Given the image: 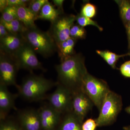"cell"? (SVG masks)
<instances>
[{
	"label": "cell",
	"mask_w": 130,
	"mask_h": 130,
	"mask_svg": "<svg viewBox=\"0 0 130 130\" xmlns=\"http://www.w3.org/2000/svg\"><path fill=\"white\" fill-rule=\"evenodd\" d=\"M56 87L54 92L47 96L49 104L61 114L71 111L73 92L59 83Z\"/></svg>",
	"instance_id": "cell-6"
},
{
	"label": "cell",
	"mask_w": 130,
	"mask_h": 130,
	"mask_svg": "<svg viewBox=\"0 0 130 130\" xmlns=\"http://www.w3.org/2000/svg\"><path fill=\"white\" fill-rule=\"evenodd\" d=\"M58 84V82L42 76L31 74L25 77L16 88L19 96L28 101L36 102L46 99L47 92Z\"/></svg>",
	"instance_id": "cell-2"
},
{
	"label": "cell",
	"mask_w": 130,
	"mask_h": 130,
	"mask_svg": "<svg viewBox=\"0 0 130 130\" xmlns=\"http://www.w3.org/2000/svg\"><path fill=\"white\" fill-rule=\"evenodd\" d=\"M94 105L92 101L82 90L73 92L71 111L82 123Z\"/></svg>",
	"instance_id": "cell-10"
},
{
	"label": "cell",
	"mask_w": 130,
	"mask_h": 130,
	"mask_svg": "<svg viewBox=\"0 0 130 130\" xmlns=\"http://www.w3.org/2000/svg\"><path fill=\"white\" fill-rule=\"evenodd\" d=\"M121 74L124 76L130 78V60L126 61L120 67Z\"/></svg>",
	"instance_id": "cell-30"
},
{
	"label": "cell",
	"mask_w": 130,
	"mask_h": 130,
	"mask_svg": "<svg viewBox=\"0 0 130 130\" xmlns=\"http://www.w3.org/2000/svg\"><path fill=\"white\" fill-rule=\"evenodd\" d=\"M30 1L28 0H7L8 6L26 7Z\"/></svg>",
	"instance_id": "cell-29"
},
{
	"label": "cell",
	"mask_w": 130,
	"mask_h": 130,
	"mask_svg": "<svg viewBox=\"0 0 130 130\" xmlns=\"http://www.w3.org/2000/svg\"><path fill=\"white\" fill-rule=\"evenodd\" d=\"M63 13L55 8L48 1L42 7L38 16V19L48 20L52 23Z\"/></svg>",
	"instance_id": "cell-17"
},
{
	"label": "cell",
	"mask_w": 130,
	"mask_h": 130,
	"mask_svg": "<svg viewBox=\"0 0 130 130\" xmlns=\"http://www.w3.org/2000/svg\"><path fill=\"white\" fill-rule=\"evenodd\" d=\"M76 42V40L70 37L66 41L56 44L57 51L61 60L75 54L74 47Z\"/></svg>",
	"instance_id": "cell-18"
},
{
	"label": "cell",
	"mask_w": 130,
	"mask_h": 130,
	"mask_svg": "<svg viewBox=\"0 0 130 130\" xmlns=\"http://www.w3.org/2000/svg\"><path fill=\"white\" fill-rule=\"evenodd\" d=\"M18 122L24 130H41L38 109L28 108L19 111Z\"/></svg>",
	"instance_id": "cell-12"
},
{
	"label": "cell",
	"mask_w": 130,
	"mask_h": 130,
	"mask_svg": "<svg viewBox=\"0 0 130 130\" xmlns=\"http://www.w3.org/2000/svg\"><path fill=\"white\" fill-rule=\"evenodd\" d=\"M122 106L120 95L109 91L103 102L99 116L95 120L97 126L110 125L114 123L121 111Z\"/></svg>",
	"instance_id": "cell-4"
},
{
	"label": "cell",
	"mask_w": 130,
	"mask_h": 130,
	"mask_svg": "<svg viewBox=\"0 0 130 130\" xmlns=\"http://www.w3.org/2000/svg\"><path fill=\"white\" fill-rule=\"evenodd\" d=\"M126 29V33H127V37H128V46H130V22L125 26Z\"/></svg>",
	"instance_id": "cell-34"
},
{
	"label": "cell",
	"mask_w": 130,
	"mask_h": 130,
	"mask_svg": "<svg viewBox=\"0 0 130 130\" xmlns=\"http://www.w3.org/2000/svg\"><path fill=\"white\" fill-rule=\"evenodd\" d=\"M18 96V94L10 92L7 86L0 84V120L6 119L10 111L16 109L15 101Z\"/></svg>",
	"instance_id": "cell-14"
},
{
	"label": "cell",
	"mask_w": 130,
	"mask_h": 130,
	"mask_svg": "<svg viewBox=\"0 0 130 130\" xmlns=\"http://www.w3.org/2000/svg\"><path fill=\"white\" fill-rule=\"evenodd\" d=\"M0 23L3 25L10 33L22 34L28 29L21 21L18 19L10 22H6L1 19Z\"/></svg>",
	"instance_id": "cell-20"
},
{
	"label": "cell",
	"mask_w": 130,
	"mask_h": 130,
	"mask_svg": "<svg viewBox=\"0 0 130 130\" xmlns=\"http://www.w3.org/2000/svg\"><path fill=\"white\" fill-rule=\"evenodd\" d=\"M17 7L16 6H8L2 12L1 19L6 22L18 19Z\"/></svg>",
	"instance_id": "cell-22"
},
{
	"label": "cell",
	"mask_w": 130,
	"mask_h": 130,
	"mask_svg": "<svg viewBox=\"0 0 130 130\" xmlns=\"http://www.w3.org/2000/svg\"><path fill=\"white\" fill-rule=\"evenodd\" d=\"M124 130H130V126L124 127Z\"/></svg>",
	"instance_id": "cell-35"
},
{
	"label": "cell",
	"mask_w": 130,
	"mask_h": 130,
	"mask_svg": "<svg viewBox=\"0 0 130 130\" xmlns=\"http://www.w3.org/2000/svg\"><path fill=\"white\" fill-rule=\"evenodd\" d=\"M86 31L84 27L78 24L73 25L70 30V37L75 40H83L86 38Z\"/></svg>",
	"instance_id": "cell-24"
},
{
	"label": "cell",
	"mask_w": 130,
	"mask_h": 130,
	"mask_svg": "<svg viewBox=\"0 0 130 130\" xmlns=\"http://www.w3.org/2000/svg\"><path fill=\"white\" fill-rule=\"evenodd\" d=\"M76 20V16L73 14H62L51 23V27L48 31L56 44L66 41L70 38V30Z\"/></svg>",
	"instance_id": "cell-8"
},
{
	"label": "cell",
	"mask_w": 130,
	"mask_h": 130,
	"mask_svg": "<svg viewBox=\"0 0 130 130\" xmlns=\"http://www.w3.org/2000/svg\"><path fill=\"white\" fill-rule=\"evenodd\" d=\"M33 49L26 42L16 52L12 58L19 69L28 70L31 73L35 70H46L38 60Z\"/></svg>",
	"instance_id": "cell-7"
},
{
	"label": "cell",
	"mask_w": 130,
	"mask_h": 130,
	"mask_svg": "<svg viewBox=\"0 0 130 130\" xmlns=\"http://www.w3.org/2000/svg\"><path fill=\"white\" fill-rule=\"evenodd\" d=\"M95 120L92 119H89L82 124V130H95L97 127Z\"/></svg>",
	"instance_id": "cell-28"
},
{
	"label": "cell",
	"mask_w": 130,
	"mask_h": 130,
	"mask_svg": "<svg viewBox=\"0 0 130 130\" xmlns=\"http://www.w3.org/2000/svg\"><path fill=\"white\" fill-rule=\"evenodd\" d=\"M9 33V32L8 31L5 26L0 23V38L5 37Z\"/></svg>",
	"instance_id": "cell-32"
},
{
	"label": "cell",
	"mask_w": 130,
	"mask_h": 130,
	"mask_svg": "<svg viewBox=\"0 0 130 130\" xmlns=\"http://www.w3.org/2000/svg\"><path fill=\"white\" fill-rule=\"evenodd\" d=\"M78 24L80 26L84 27L87 26L91 25L95 26L100 31H102L103 28L97 23L96 21H94L90 18L81 15L79 13L76 16V20Z\"/></svg>",
	"instance_id": "cell-25"
},
{
	"label": "cell",
	"mask_w": 130,
	"mask_h": 130,
	"mask_svg": "<svg viewBox=\"0 0 130 130\" xmlns=\"http://www.w3.org/2000/svg\"><path fill=\"white\" fill-rule=\"evenodd\" d=\"M23 35L35 53L44 58L50 57L57 51L56 43L48 31H42L37 27L28 29Z\"/></svg>",
	"instance_id": "cell-3"
},
{
	"label": "cell",
	"mask_w": 130,
	"mask_h": 130,
	"mask_svg": "<svg viewBox=\"0 0 130 130\" xmlns=\"http://www.w3.org/2000/svg\"><path fill=\"white\" fill-rule=\"evenodd\" d=\"M25 42L23 34L9 33L5 37L0 38L1 53L13 58Z\"/></svg>",
	"instance_id": "cell-13"
},
{
	"label": "cell",
	"mask_w": 130,
	"mask_h": 130,
	"mask_svg": "<svg viewBox=\"0 0 130 130\" xmlns=\"http://www.w3.org/2000/svg\"><path fill=\"white\" fill-rule=\"evenodd\" d=\"M18 19L21 21L28 29L37 27L35 21L38 19V16L27 7H17Z\"/></svg>",
	"instance_id": "cell-15"
},
{
	"label": "cell",
	"mask_w": 130,
	"mask_h": 130,
	"mask_svg": "<svg viewBox=\"0 0 130 130\" xmlns=\"http://www.w3.org/2000/svg\"><path fill=\"white\" fill-rule=\"evenodd\" d=\"M7 0H1L0 1V11L2 12L5 8L7 7Z\"/></svg>",
	"instance_id": "cell-33"
},
{
	"label": "cell",
	"mask_w": 130,
	"mask_h": 130,
	"mask_svg": "<svg viewBox=\"0 0 130 130\" xmlns=\"http://www.w3.org/2000/svg\"><path fill=\"white\" fill-rule=\"evenodd\" d=\"M115 1L118 5L120 17L125 26L130 22V1L121 0Z\"/></svg>",
	"instance_id": "cell-21"
},
{
	"label": "cell",
	"mask_w": 130,
	"mask_h": 130,
	"mask_svg": "<svg viewBox=\"0 0 130 130\" xmlns=\"http://www.w3.org/2000/svg\"><path fill=\"white\" fill-rule=\"evenodd\" d=\"M82 123L72 112L64 115L58 130H82Z\"/></svg>",
	"instance_id": "cell-16"
},
{
	"label": "cell",
	"mask_w": 130,
	"mask_h": 130,
	"mask_svg": "<svg viewBox=\"0 0 130 130\" xmlns=\"http://www.w3.org/2000/svg\"><path fill=\"white\" fill-rule=\"evenodd\" d=\"M54 5L57 7V9L64 13L63 9V4L64 1L63 0H54L52 1Z\"/></svg>",
	"instance_id": "cell-31"
},
{
	"label": "cell",
	"mask_w": 130,
	"mask_h": 130,
	"mask_svg": "<svg viewBox=\"0 0 130 130\" xmlns=\"http://www.w3.org/2000/svg\"><path fill=\"white\" fill-rule=\"evenodd\" d=\"M81 89L100 111L103 102L110 90L106 82L88 73L84 79Z\"/></svg>",
	"instance_id": "cell-5"
},
{
	"label": "cell",
	"mask_w": 130,
	"mask_h": 130,
	"mask_svg": "<svg viewBox=\"0 0 130 130\" xmlns=\"http://www.w3.org/2000/svg\"><path fill=\"white\" fill-rule=\"evenodd\" d=\"M55 69L57 82L73 92L81 89L84 79L89 73L84 58L80 54H74L61 60Z\"/></svg>",
	"instance_id": "cell-1"
},
{
	"label": "cell",
	"mask_w": 130,
	"mask_h": 130,
	"mask_svg": "<svg viewBox=\"0 0 130 130\" xmlns=\"http://www.w3.org/2000/svg\"><path fill=\"white\" fill-rule=\"evenodd\" d=\"M47 0L30 1L28 7L35 14L38 16L42 7L47 2Z\"/></svg>",
	"instance_id": "cell-27"
},
{
	"label": "cell",
	"mask_w": 130,
	"mask_h": 130,
	"mask_svg": "<svg viewBox=\"0 0 130 130\" xmlns=\"http://www.w3.org/2000/svg\"><path fill=\"white\" fill-rule=\"evenodd\" d=\"M0 130H24L18 122L7 118L1 120Z\"/></svg>",
	"instance_id": "cell-23"
},
{
	"label": "cell",
	"mask_w": 130,
	"mask_h": 130,
	"mask_svg": "<svg viewBox=\"0 0 130 130\" xmlns=\"http://www.w3.org/2000/svg\"><path fill=\"white\" fill-rule=\"evenodd\" d=\"M98 54L101 56L107 63L113 69L116 68V64L120 58L130 56L129 53L122 55H118L108 50H96Z\"/></svg>",
	"instance_id": "cell-19"
},
{
	"label": "cell",
	"mask_w": 130,
	"mask_h": 130,
	"mask_svg": "<svg viewBox=\"0 0 130 130\" xmlns=\"http://www.w3.org/2000/svg\"><path fill=\"white\" fill-rule=\"evenodd\" d=\"M41 130H55L59 126L62 114L49 104L42 106L38 109Z\"/></svg>",
	"instance_id": "cell-11"
},
{
	"label": "cell",
	"mask_w": 130,
	"mask_h": 130,
	"mask_svg": "<svg viewBox=\"0 0 130 130\" xmlns=\"http://www.w3.org/2000/svg\"><path fill=\"white\" fill-rule=\"evenodd\" d=\"M19 70L13 58L1 53L0 54V84L16 88V75Z\"/></svg>",
	"instance_id": "cell-9"
},
{
	"label": "cell",
	"mask_w": 130,
	"mask_h": 130,
	"mask_svg": "<svg viewBox=\"0 0 130 130\" xmlns=\"http://www.w3.org/2000/svg\"><path fill=\"white\" fill-rule=\"evenodd\" d=\"M126 111L130 114V106L126 109Z\"/></svg>",
	"instance_id": "cell-36"
},
{
	"label": "cell",
	"mask_w": 130,
	"mask_h": 130,
	"mask_svg": "<svg viewBox=\"0 0 130 130\" xmlns=\"http://www.w3.org/2000/svg\"><path fill=\"white\" fill-rule=\"evenodd\" d=\"M96 13V8L95 6L88 3L83 6L80 14L91 19L94 17Z\"/></svg>",
	"instance_id": "cell-26"
}]
</instances>
